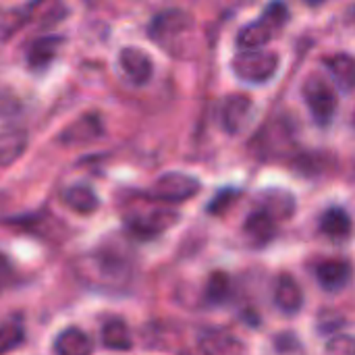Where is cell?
I'll use <instances>...</instances> for the list:
<instances>
[{
	"label": "cell",
	"mask_w": 355,
	"mask_h": 355,
	"mask_svg": "<svg viewBox=\"0 0 355 355\" xmlns=\"http://www.w3.org/2000/svg\"><path fill=\"white\" fill-rule=\"evenodd\" d=\"M354 231V220L341 206H331L320 216V233L333 241H345Z\"/></svg>",
	"instance_id": "13"
},
{
	"label": "cell",
	"mask_w": 355,
	"mask_h": 355,
	"mask_svg": "<svg viewBox=\"0 0 355 355\" xmlns=\"http://www.w3.org/2000/svg\"><path fill=\"white\" fill-rule=\"evenodd\" d=\"M275 304L285 314H297L304 306V291L291 275L279 277L275 285Z\"/></svg>",
	"instance_id": "14"
},
{
	"label": "cell",
	"mask_w": 355,
	"mask_h": 355,
	"mask_svg": "<svg viewBox=\"0 0 355 355\" xmlns=\"http://www.w3.org/2000/svg\"><path fill=\"white\" fill-rule=\"evenodd\" d=\"M262 198V208L270 218L275 220H289L295 214V198L285 191V189H266L260 193Z\"/></svg>",
	"instance_id": "16"
},
{
	"label": "cell",
	"mask_w": 355,
	"mask_h": 355,
	"mask_svg": "<svg viewBox=\"0 0 355 355\" xmlns=\"http://www.w3.org/2000/svg\"><path fill=\"white\" fill-rule=\"evenodd\" d=\"M243 233L252 245H256V248L268 245L277 237L275 218H270L264 210H256L248 216V220L243 225Z\"/></svg>",
	"instance_id": "15"
},
{
	"label": "cell",
	"mask_w": 355,
	"mask_h": 355,
	"mask_svg": "<svg viewBox=\"0 0 355 355\" xmlns=\"http://www.w3.org/2000/svg\"><path fill=\"white\" fill-rule=\"evenodd\" d=\"M252 114H254V104L243 94H233V96L225 98V102L220 104V110H218L220 125L229 135L243 133L252 121Z\"/></svg>",
	"instance_id": "7"
},
{
	"label": "cell",
	"mask_w": 355,
	"mask_h": 355,
	"mask_svg": "<svg viewBox=\"0 0 355 355\" xmlns=\"http://www.w3.org/2000/svg\"><path fill=\"white\" fill-rule=\"evenodd\" d=\"M324 355H355V337L352 335L333 337L324 347Z\"/></svg>",
	"instance_id": "27"
},
{
	"label": "cell",
	"mask_w": 355,
	"mask_h": 355,
	"mask_svg": "<svg viewBox=\"0 0 355 355\" xmlns=\"http://www.w3.org/2000/svg\"><path fill=\"white\" fill-rule=\"evenodd\" d=\"M202 189V183L185 173H166L150 189V198L158 202H185Z\"/></svg>",
	"instance_id": "5"
},
{
	"label": "cell",
	"mask_w": 355,
	"mask_h": 355,
	"mask_svg": "<svg viewBox=\"0 0 355 355\" xmlns=\"http://www.w3.org/2000/svg\"><path fill=\"white\" fill-rule=\"evenodd\" d=\"M177 223L175 212H152V214H131L125 218V229L135 239L148 241L156 235H160L164 229Z\"/></svg>",
	"instance_id": "8"
},
{
	"label": "cell",
	"mask_w": 355,
	"mask_h": 355,
	"mask_svg": "<svg viewBox=\"0 0 355 355\" xmlns=\"http://www.w3.org/2000/svg\"><path fill=\"white\" fill-rule=\"evenodd\" d=\"M256 146L262 154V158H279L285 152L293 150V127L287 119H275L256 137Z\"/></svg>",
	"instance_id": "6"
},
{
	"label": "cell",
	"mask_w": 355,
	"mask_h": 355,
	"mask_svg": "<svg viewBox=\"0 0 355 355\" xmlns=\"http://www.w3.org/2000/svg\"><path fill=\"white\" fill-rule=\"evenodd\" d=\"M25 131L17 129V127H2V135H0V164L8 166L12 160H17L21 156V152L25 150Z\"/></svg>",
	"instance_id": "22"
},
{
	"label": "cell",
	"mask_w": 355,
	"mask_h": 355,
	"mask_svg": "<svg viewBox=\"0 0 355 355\" xmlns=\"http://www.w3.org/2000/svg\"><path fill=\"white\" fill-rule=\"evenodd\" d=\"M148 35L164 52L177 58H189L196 50V23L189 12L181 8L160 10L148 25Z\"/></svg>",
	"instance_id": "1"
},
{
	"label": "cell",
	"mask_w": 355,
	"mask_h": 355,
	"mask_svg": "<svg viewBox=\"0 0 355 355\" xmlns=\"http://www.w3.org/2000/svg\"><path fill=\"white\" fill-rule=\"evenodd\" d=\"M56 355H92V339L77 327L60 331L54 339Z\"/></svg>",
	"instance_id": "18"
},
{
	"label": "cell",
	"mask_w": 355,
	"mask_h": 355,
	"mask_svg": "<svg viewBox=\"0 0 355 355\" xmlns=\"http://www.w3.org/2000/svg\"><path fill=\"white\" fill-rule=\"evenodd\" d=\"M102 121L98 114H83L77 121H73L62 133H60V141L69 144V146H77V144H89L94 139H98L102 135Z\"/></svg>",
	"instance_id": "12"
},
{
	"label": "cell",
	"mask_w": 355,
	"mask_h": 355,
	"mask_svg": "<svg viewBox=\"0 0 355 355\" xmlns=\"http://www.w3.org/2000/svg\"><path fill=\"white\" fill-rule=\"evenodd\" d=\"M131 333L129 327L123 320H108L102 327V345L106 349H114V352H127L131 349Z\"/></svg>",
	"instance_id": "23"
},
{
	"label": "cell",
	"mask_w": 355,
	"mask_h": 355,
	"mask_svg": "<svg viewBox=\"0 0 355 355\" xmlns=\"http://www.w3.org/2000/svg\"><path fill=\"white\" fill-rule=\"evenodd\" d=\"M314 272L324 291H341L352 281V264L345 260H324L316 264Z\"/></svg>",
	"instance_id": "11"
},
{
	"label": "cell",
	"mask_w": 355,
	"mask_h": 355,
	"mask_svg": "<svg viewBox=\"0 0 355 355\" xmlns=\"http://www.w3.org/2000/svg\"><path fill=\"white\" fill-rule=\"evenodd\" d=\"M25 19H27V15H25L23 10H17V8L4 10V12H2V35L8 37Z\"/></svg>",
	"instance_id": "29"
},
{
	"label": "cell",
	"mask_w": 355,
	"mask_h": 355,
	"mask_svg": "<svg viewBox=\"0 0 355 355\" xmlns=\"http://www.w3.org/2000/svg\"><path fill=\"white\" fill-rule=\"evenodd\" d=\"M62 200L64 204L73 210V212H79V214H92L98 210L100 206V200L96 196V191L89 187V185H71L64 193H62Z\"/></svg>",
	"instance_id": "20"
},
{
	"label": "cell",
	"mask_w": 355,
	"mask_h": 355,
	"mask_svg": "<svg viewBox=\"0 0 355 355\" xmlns=\"http://www.w3.org/2000/svg\"><path fill=\"white\" fill-rule=\"evenodd\" d=\"M237 189H233V187H223L212 200H210V204H208V212L210 214H223L233 202H235V198H237Z\"/></svg>",
	"instance_id": "28"
},
{
	"label": "cell",
	"mask_w": 355,
	"mask_h": 355,
	"mask_svg": "<svg viewBox=\"0 0 355 355\" xmlns=\"http://www.w3.org/2000/svg\"><path fill=\"white\" fill-rule=\"evenodd\" d=\"M302 96H304L306 106L310 108L314 121L318 125L327 127L337 112V96H335L333 87L320 77H310V79H306V83L302 87Z\"/></svg>",
	"instance_id": "4"
},
{
	"label": "cell",
	"mask_w": 355,
	"mask_h": 355,
	"mask_svg": "<svg viewBox=\"0 0 355 355\" xmlns=\"http://www.w3.org/2000/svg\"><path fill=\"white\" fill-rule=\"evenodd\" d=\"M327 67H329L335 83L343 92L355 89V56H352V54H335L333 58H327Z\"/></svg>",
	"instance_id": "21"
},
{
	"label": "cell",
	"mask_w": 355,
	"mask_h": 355,
	"mask_svg": "<svg viewBox=\"0 0 355 355\" xmlns=\"http://www.w3.org/2000/svg\"><path fill=\"white\" fill-rule=\"evenodd\" d=\"M262 19L277 31L279 27H283V25L289 21V8H287V4H283V2H272V4H268V6L264 8Z\"/></svg>",
	"instance_id": "26"
},
{
	"label": "cell",
	"mask_w": 355,
	"mask_h": 355,
	"mask_svg": "<svg viewBox=\"0 0 355 355\" xmlns=\"http://www.w3.org/2000/svg\"><path fill=\"white\" fill-rule=\"evenodd\" d=\"M23 339H25V331H23L21 320L17 316L6 318L4 324H2V343H0L2 345V352L8 354V352L17 349L23 343Z\"/></svg>",
	"instance_id": "25"
},
{
	"label": "cell",
	"mask_w": 355,
	"mask_h": 355,
	"mask_svg": "<svg viewBox=\"0 0 355 355\" xmlns=\"http://www.w3.org/2000/svg\"><path fill=\"white\" fill-rule=\"evenodd\" d=\"M119 67L133 85H146L154 73L152 58L141 48L133 46H127L119 52Z\"/></svg>",
	"instance_id": "9"
},
{
	"label": "cell",
	"mask_w": 355,
	"mask_h": 355,
	"mask_svg": "<svg viewBox=\"0 0 355 355\" xmlns=\"http://www.w3.org/2000/svg\"><path fill=\"white\" fill-rule=\"evenodd\" d=\"M231 279L229 275L225 272H214L210 275L208 283H206V291H204V297H206V304L208 306H223L229 302L231 297Z\"/></svg>",
	"instance_id": "24"
},
{
	"label": "cell",
	"mask_w": 355,
	"mask_h": 355,
	"mask_svg": "<svg viewBox=\"0 0 355 355\" xmlns=\"http://www.w3.org/2000/svg\"><path fill=\"white\" fill-rule=\"evenodd\" d=\"M272 35H275V29L260 17L258 21L243 25L239 29L235 42H237V48H241V52H245V50H260V48H264L272 40Z\"/></svg>",
	"instance_id": "17"
},
{
	"label": "cell",
	"mask_w": 355,
	"mask_h": 355,
	"mask_svg": "<svg viewBox=\"0 0 355 355\" xmlns=\"http://www.w3.org/2000/svg\"><path fill=\"white\" fill-rule=\"evenodd\" d=\"M75 275L87 287L100 291H119L131 279V268L119 256L108 252H96L75 262Z\"/></svg>",
	"instance_id": "2"
},
{
	"label": "cell",
	"mask_w": 355,
	"mask_h": 355,
	"mask_svg": "<svg viewBox=\"0 0 355 355\" xmlns=\"http://www.w3.org/2000/svg\"><path fill=\"white\" fill-rule=\"evenodd\" d=\"M60 44H62V37H58V35H42V37H37L27 50V64L31 69H37V71L46 69L54 60V56L58 54Z\"/></svg>",
	"instance_id": "19"
},
{
	"label": "cell",
	"mask_w": 355,
	"mask_h": 355,
	"mask_svg": "<svg viewBox=\"0 0 355 355\" xmlns=\"http://www.w3.org/2000/svg\"><path fill=\"white\" fill-rule=\"evenodd\" d=\"M279 69V54L272 50H245L233 58V71L241 81L266 83Z\"/></svg>",
	"instance_id": "3"
},
{
	"label": "cell",
	"mask_w": 355,
	"mask_h": 355,
	"mask_svg": "<svg viewBox=\"0 0 355 355\" xmlns=\"http://www.w3.org/2000/svg\"><path fill=\"white\" fill-rule=\"evenodd\" d=\"M354 123H355V114H354Z\"/></svg>",
	"instance_id": "30"
},
{
	"label": "cell",
	"mask_w": 355,
	"mask_h": 355,
	"mask_svg": "<svg viewBox=\"0 0 355 355\" xmlns=\"http://www.w3.org/2000/svg\"><path fill=\"white\" fill-rule=\"evenodd\" d=\"M198 347L202 355H245V345L220 329L202 331L198 335Z\"/></svg>",
	"instance_id": "10"
}]
</instances>
